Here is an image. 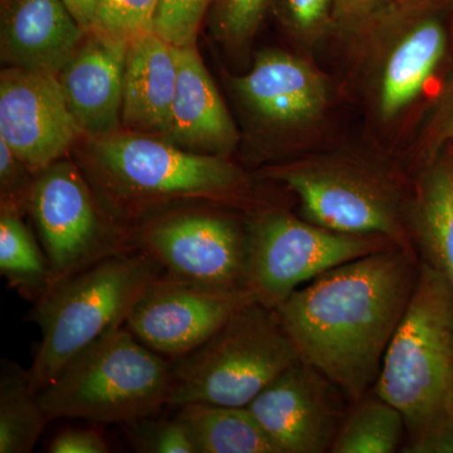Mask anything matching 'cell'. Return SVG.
Listing matches in <instances>:
<instances>
[{
    "instance_id": "6da1fadb",
    "label": "cell",
    "mask_w": 453,
    "mask_h": 453,
    "mask_svg": "<svg viewBox=\"0 0 453 453\" xmlns=\"http://www.w3.org/2000/svg\"><path fill=\"white\" fill-rule=\"evenodd\" d=\"M419 268L414 249L392 247L327 271L275 309L301 360L332 380L350 403L374 387Z\"/></svg>"
},
{
    "instance_id": "7a4b0ae2",
    "label": "cell",
    "mask_w": 453,
    "mask_h": 453,
    "mask_svg": "<svg viewBox=\"0 0 453 453\" xmlns=\"http://www.w3.org/2000/svg\"><path fill=\"white\" fill-rule=\"evenodd\" d=\"M372 388L403 416L402 452L453 453V285L423 259Z\"/></svg>"
},
{
    "instance_id": "3957f363",
    "label": "cell",
    "mask_w": 453,
    "mask_h": 453,
    "mask_svg": "<svg viewBox=\"0 0 453 453\" xmlns=\"http://www.w3.org/2000/svg\"><path fill=\"white\" fill-rule=\"evenodd\" d=\"M89 174L103 203L125 223L146 219L172 203L249 201L250 186L225 157L192 153L139 133L94 140Z\"/></svg>"
},
{
    "instance_id": "277c9868",
    "label": "cell",
    "mask_w": 453,
    "mask_h": 453,
    "mask_svg": "<svg viewBox=\"0 0 453 453\" xmlns=\"http://www.w3.org/2000/svg\"><path fill=\"white\" fill-rule=\"evenodd\" d=\"M162 275L157 262L135 250L103 259L35 303L29 318L42 339L29 369L33 392H41L96 340L124 326L146 288Z\"/></svg>"
},
{
    "instance_id": "5b68a950",
    "label": "cell",
    "mask_w": 453,
    "mask_h": 453,
    "mask_svg": "<svg viewBox=\"0 0 453 453\" xmlns=\"http://www.w3.org/2000/svg\"><path fill=\"white\" fill-rule=\"evenodd\" d=\"M172 362L127 326L107 333L73 357L37 393L50 421L127 423L168 407Z\"/></svg>"
},
{
    "instance_id": "8992f818",
    "label": "cell",
    "mask_w": 453,
    "mask_h": 453,
    "mask_svg": "<svg viewBox=\"0 0 453 453\" xmlns=\"http://www.w3.org/2000/svg\"><path fill=\"white\" fill-rule=\"evenodd\" d=\"M301 359L275 309L252 301L204 344L170 360L168 407L204 403L249 407Z\"/></svg>"
},
{
    "instance_id": "52a82bcc",
    "label": "cell",
    "mask_w": 453,
    "mask_h": 453,
    "mask_svg": "<svg viewBox=\"0 0 453 453\" xmlns=\"http://www.w3.org/2000/svg\"><path fill=\"white\" fill-rule=\"evenodd\" d=\"M299 196L303 219L345 234L381 235L412 247L410 216L395 179L347 157H315L268 170Z\"/></svg>"
},
{
    "instance_id": "ba28073f",
    "label": "cell",
    "mask_w": 453,
    "mask_h": 453,
    "mask_svg": "<svg viewBox=\"0 0 453 453\" xmlns=\"http://www.w3.org/2000/svg\"><path fill=\"white\" fill-rule=\"evenodd\" d=\"M28 213L49 259L46 295L103 259L136 250L134 226L98 203L73 163L58 160L35 174Z\"/></svg>"
},
{
    "instance_id": "9c48e42d",
    "label": "cell",
    "mask_w": 453,
    "mask_h": 453,
    "mask_svg": "<svg viewBox=\"0 0 453 453\" xmlns=\"http://www.w3.org/2000/svg\"><path fill=\"white\" fill-rule=\"evenodd\" d=\"M354 33L368 44L369 96L380 120L401 116L445 62L449 29L441 0H393Z\"/></svg>"
},
{
    "instance_id": "30bf717a",
    "label": "cell",
    "mask_w": 453,
    "mask_h": 453,
    "mask_svg": "<svg viewBox=\"0 0 453 453\" xmlns=\"http://www.w3.org/2000/svg\"><path fill=\"white\" fill-rule=\"evenodd\" d=\"M247 238V285L256 301L270 309L340 265L398 246L381 235L330 231L281 211L250 220Z\"/></svg>"
},
{
    "instance_id": "8fae6325",
    "label": "cell",
    "mask_w": 453,
    "mask_h": 453,
    "mask_svg": "<svg viewBox=\"0 0 453 453\" xmlns=\"http://www.w3.org/2000/svg\"><path fill=\"white\" fill-rule=\"evenodd\" d=\"M134 242L172 279L217 291H250L247 226L226 214L198 210L155 214L134 226Z\"/></svg>"
},
{
    "instance_id": "7c38bea8",
    "label": "cell",
    "mask_w": 453,
    "mask_h": 453,
    "mask_svg": "<svg viewBox=\"0 0 453 453\" xmlns=\"http://www.w3.org/2000/svg\"><path fill=\"white\" fill-rule=\"evenodd\" d=\"M252 301L250 291L211 290L162 275L134 305L125 326L155 353L177 359L204 344Z\"/></svg>"
},
{
    "instance_id": "4fadbf2b",
    "label": "cell",
    "mask_w": 453,
    "mask_h": 453,
    "mask_svg": "<svg viewBox=\"0 0 453 453\" xmlns=\"http://www.w3.org/2000/svg\"><path fill=\"white\" fill-rule=\"evenodd\" d=\"M82 134L56 74L2 71L0 139L33 173L62 160Z\"/></svg>"
},
{
    "instance_id": "5bb4252c",
    "label": "cell",
    "mask_w": 453,
    "mask_h": 453,
    "mask_svg": "<svg viewBox=\"0 0 453 453\" xmlns=\"http://www.w3.org/2000/svg\"><path fill=\"white\" fill-rule=\"evenodd\" d=\"M347 396L309 363L286 369L249 405L282 453L332 451L345 418Z\"/></svg>"
},
{
    "instance_id": "9a60e30c",
    "label": "cell",
    "mask_w": 453,
    "mask_h": 453,
    "mask_svg": "<svg viewBox=\"0 0 453 453\" xmlns=\"http://www.w3.org/2000/svg\"><path fill=\"white\" fill-rule=\"evenodd\" d=\"M234 86L256 118L283 129L309 127L320 120L329 103L323 74L282 50L258 53L251 70L234 79Z\"/></svg>"
},
{
    "instance_id": "2e32d148",
    "label": "cell",
    "mask_w": 453,
    "mask_h": 453,
    "mask_svg": "<svg viewBox=\"0 0 453 453\" xmlns=\"http://www.w3.org/2000/svg\"><path fill=\"white\" fill-rule=\"evenodd\" d=\"M127 42L88 32L73 58L57 74L83 134L103 138L122 122Z\"/></svg>"
},
{
    "instance_id": "e0dca14e",
    "label": "cell",
    "mask_w": 453,
    "mask_h": 453,
    "mask_svg": "<svg viewBox=\"0 0 453 453\" xmlns=\"http://www.w3.org/2000/svg\"><path fill=\"white\" fill-rule=\"evenodd\" d=\"M86 35L64 0H2L0 58L5 67L57 76Z\"/></svg>"
},
{
    "instance_id": "ac0fdd59",
    "label": "cell",
    "mask_w": 453,
    "mask_h": 453,
    "mask_svg": "<svg viewBox=\"0 0 453 453\" xmlns=\"http://www.w3.org/2000/svg\"><path fill=\"white\" fill-rule=\"evenodd\" d=\"M178 81L165 140L192 153L225 157L238 131L196 46L178 47Z\"/></svg>"
},
{
    "instance_id": "d6986e66",
    "label": "cell",
    "mask_w": 453,
    "mask_h": 453,
    "mask_svg": "<svg viewBox=\"0 0 453 453\" xmlns=\"http://www.w3.org/2000/svg\"><path fill=\"white\" fill-rule=\"evenodd\" d=\"M177 50L155 32L127 42L122 124L130 131L168 133L178 81Z\"/></svg>"
},
{
    "instance_id": "ffe728a7",
    "label": "cell",
    "mask_w": 453,
    "mask_h": 453,
    "mask_svg": "<svg viewBox=\"0 0 453 453\" xmlns=\"http://www.w3.org/2000/svg\"><path fill=\"white\" fill-rule=\"evenodd\" d=\"M411 234L421 247L423 261L453 285V162L434 159L419 183L410 210Z\"/></svg>"
},
{
    "instance_id": "44dd1931",
    "label": "cell",
    "mask_w": 453,
    "mask_h": 453,
    "mask_svg": "<svg viewBox=\"0 0 453 453\" xmlns=\"http://www.w3.org/2000/svg\"><path fill=\"white\" fill-rule=\"evenodd\" d=\"M178 410L196 453H282L249 407L192 403Z\"/></svg>"
},
{
    "instance_id": "7402d4cb",
    "label": "cell",
    "mask_w": 453,
    "mask_h": 453,
    "mask_svg": "<svg viewBox=\"0 0 453 453\" xmlns=\"http://www.w3.org/2000/svg\"><path fill=\"white\" fill-rule=\"evenodd\" d=\"M49 417L29 383V371L3 360L0 374V453H31Z\"/></svg>"
},
{
    "instance_id": "603a6c76",
    "label": "cell",
    "mask_w": 453,
    "mask_h": 453,
    "mask_svg": "<svg viewBox=\"0 0 453 453\" xmlns=\"http://www.w3.org/2000/svg\"><path fill=\"white\" fill-rule=\"evenodd\" d=\"M0 273L9 288L35 303L49 291V259L18 211L0 210Z\"/></svg>"
},
{
    "instance_id": "cb8c5ba5",
    "label": "cell",
    "mask_w": 453,
    "mask_h": 453,
    "mask_svg": "<svg viewBox=\"0 0 453 453\" xmlns=\"http://www.w3.org/2000/svg\"><path fill=\"white\" fill-rule=\"evenodd\" d=\"M340 428L333 453H393L402 449L405 423L402 413L381 399L365 395Z\"/></svg>"
},
{
    "instance_id": "d4e9b609",
    "label": "cell",
    "mask_w": 453,
    "mask_h": 453,
    "mask_svg": "<svg viewBox=\"0 0 453 453\" xmlns=\"http://www.w3.org/2000/svg\"><path fill=\"white\" fill-rule=\"evenodd\" d=\"M273 0H213L210 20L214 35L226 46L241 49L251 42Z\"/></svg>"
},
{
    "instance_id": "484cf974",
    "label": "cell",
    "mask_w": 453,
    "mask_h": 453,
    "mask_svg": "<svg viewBox=\"0 0 453 453\" xmlns=\"http://www.w3.org/2000/svg\"><path fill=\"white\" fill-rule=\"evenodd\" d=\"M160 0H101L89 32L129 42L154 32Z\"/></svg>"
},
{
    "instance_id": "4316f807",
    "label": "cell",
    "mask_w": 453,
    "mask_h": 453,
    "mask_svg": "<svg viewBox=\"0 0 453 453\" xmlns=\"http://www.w3.org/2000/svg\"><path fill=\"white\" fill-rule=\"evenodd\" d=\"M213 0H160L154 32L175 47L196 46Z\"/></svg>"
},
{
    "instance_id": "83f0119b",
    "label": "cell",
    "mask_w": 453,
    "mask_h": 453,
    "mask_svg": "<svg viewBox=\"0 0 453 453\" xmlns=\"http://www.w3.org/2000/svg\"><path fill=\"white\" fill-rule=\"evenodd\" d=\"M146 417L127 423L134 449L142 453H196L186 426L174 419H154Z\"/></svg>"
},
{
    "instance_id": "f1b7e54d",
    "label": "cell",
    "mask_w": 453,
    "mask_h": 453,
    "mask_svg": "<svg viewBox=\"0 0 453 453\" xmlns=\"http://www.w3.org/2000/svg\"><path fill=\"white\" fill-rule=\"evenodd\" d=\"M277 14L296 37L315 41L335 28V0H273Z\"/></svg>"
},
{
    "instance_id": "f546056e",
    "label": "cell",
    "mask_w": 453,
    "mask_h": 453,
    "mask_svg": "<svg viewBox=\"0 0 453 453\" xmlns=\"http://www.w3.org/2000/svg\"><path fill=\"white\" fill-rule=\"evenodd\" d=\"M35 178V173L0 139V210L18 211L22 216L28 213Z\"/></svg>"
},
{
    "instance_id": "4dcf8cb0",
    "label": "cell",
    "mask_w": 453,
    "mask_h": 453,
    "mask_svg": "<svg viewBox=\"0 0 453 453\" xmlns=\"http://www.w3.org/2000/svg\"><path fill=\"white\" fill-rule=\"evenodd\" d=\"M453 142V70L443 82L426 125L425 148L434 159L438 150Z\"/></svg>"
},
{
    "instance_id": "1f68e13d",
    "label": "cell",
    "mask_w": 453,
    "mask_h": 453,
    "mask_svg": "<svg viewBox=\"0 0 453 453\" xmlns=\"http://www.w3.org/2000/svg\"><path fill=\"white\" fill-rule=\"evenodd\" d=\"M393 0H335V28L354 33Z\"/></svg>"
},
{
    "instance_id": "d6a6232c",
    "label": "cell",
    "mask_w": 453,
    "mask_h": 453,
    "mask_svg": "<svg viewBox=\"0 0 453 453\" xmlns=\"http://www.w3.org/2000/svg\"><path fill=\"white\" fill-rule=\"evenodd\" d=\"M50 453H107L110 447L105 438L92 429H68L53 438Z\"/></svg>"
},
{
    "instance_id": "836d02e7",
    "label": "cell",
    "mask_w": 453,
    "mask_h": 453,
    "mask_svg": "<svg viewBox=\"0 0 453 453\" xmlns=\"http://www.w3.org/2000/svg\"><path fill=\"white\" fill-rule=\"evenodd\" d=\"M64 3L79 25L86 32L91 31L101 0H64Z\"/></svg>"
},
{
    "instance_id": "e575fe53",
    "label": "cell",
    "mask_w": 453,
    "mask_h": 453,
    "mask_svg": "<svg viewBox=\"0 0 453 453\" xmlns=\"http://www.w3.org/2000/svg\"><path fill=\"white\" fill-rule=\"evenodd\" d=\"M449 3H451V5H452V11H453V0H449Z\"/></svg>"
}]
</instances>
